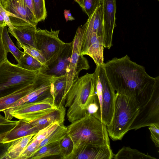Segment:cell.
I'll return each instance as SVG.
<instances>
[{"mask_svg":"<svg viewBox=\"0 0 159 159\" xmlns=\"http://www.w3.org/2000/svg\"><path fill=\"white\" fill-rule=\"evenodd\" d=\"M103 66L115 91L135 101L139 106L159 90V76L149 75L143 66L132 61L127 55L114 57Z\"/></svg>","mask_w":159,"mask_h":159,"instance_id":"6da1fadb","label":"cell"},{"mask_svg":"<svg viewBox=\"0 0 159 159\" xmlns=\"http://www.w3.org/2000/svg\"><path fill=\"white\" fill-rule=\"evenodd\" d=\"M67 134L73 143L71 153L85 145L110 146L106 126L88 112L67 127Z\"/></svg>","mask_w":159,"mask_h":159,"instance_id":"7a4b0ae2","label":"cell"},{"mask_svg":"<svg viewBox=\"0 0 159 159\" xmlns=\"http://www.w3.org/2000/svg\"><path fill=\"white\" fill-rule=\"evenodd\" d=\"M93 73H87L79 78L67 93L64 107H68L66 116L71 123L84 116L91 103L97 101Z\"/></svg>","mask_w":159,"mask_h":159,"instance_id":"3957f363","label":"cell"},{"mask_svg":"<svg viewBox=\"0 0 159 159\" xmlns=\"http://www.w3.org/2000/svg\"><path fill=\"white\" fill-rule=\"evenodd\" d=\"M139 107L135 101L116 93L112 118L106 126L108 136L112 140L122 139L137 116Z\"/></svg>","mask_w":159,"mask_h":159,"instance_id":"277c9868","label":"cell"},{"mask_svg":"<svg viewBox=\"0 0 159 159\" xmlns=\"http://www.w3.org/2000/svg\"><path fill=\"white\" fill-rule=\"evenodd\" d=\"M42 71L24 69L7 59L0 64V98L33 83Z\"/></svg>","mask_w":159,"mask_h":159,"instance_id":"5b68a950","label":"cell"},{"mask_svg":"<svg viewBox=\"0 0 159 159\" xmlns=\"http://www.w3.org/2000/svg\"><path fill=\"white\" fill-rule=\"evenodd\" d=\"M84 25L77 29L72 42V51L70 61L66 73V83L63 98L58 107L64 106L66 95L73 84L79 78V75L82 70L90 68L88 61L81 54Z\"/></svg>","mask_w":159,"mask_h":159,"instance_id":"8992f818","label":"cell"},{"mask_svg":"<svg viewBox=\"0 0 159 159\" xmlns=\"http://www.w3.org/2000/svg\"><path fill=\"white\" fill-rule=\"evenodd\" d=\"M58 107L54 103L52 95H50L42 99L28 102L3 111L8 120L15 117L30 122Z\"/></svg>","mask_w":159,"mask_h":159,"instance_id":"52a82bcc","label":"cell"},{"mask_svg":"<svg viewBox=\"0 0 159 159\" xmlns=\"http://www.w3.org/2000/svg\"><path fill=\"white\" fill-rule=\"evenodd\" d=\"M60 31L51 28L49 31L39 28L36 30L35 48L41 52L48 67L59 57L66 46V43L59 38Z\"/></svg>","mask_w":159,"mask_h":159,"instance_id":"ba28073f","label":"cell"},{"mask_svg":"<svg viewBox=\"0 0 159 159\" xmlns=\"http://www.w3.org/2000/svg\"><path fill=\"white\" fill-rule=\"evenodd\" d=\"M138 114L129 128L137 130L152 124H159V90L139 107Z\"/></svg>","mask_w":159,"mask_h":159,"instance_id":"9c48e42d","label":"cell"},{"mask_svg":"<svg viewBox=\"0 0 159 159\" xmlns=\"http://www.w3.org/2000/svg\"><path fill=\"white\" fill-rule=\"evenodd\" d=\"M5 9L8 12L13 26H36L38 23L24 0H10Z\"/></svg>","mask_w":159,"mask_h":159,"instance_id":"30bf717a","label":"cell"},{"mask_svg":"<svg viewBox=\"0 0 159 159\" xmlns=\"http://www.w3.org/2000/svg\"><path fill=\"white\" fill-rule=\"evenodd\" d=\"M103 64L101 69L102 105L100 116L101 121L107 126L110 124L112 118L116 93L108 79Z\"/></svg>","mask_w":159,"mask_h":159,"instance_id":"8fae6325","label":"cell"},{"mask_svg":"<svg viewBox=\"0 0 159 159\" xmlns=\"http://www.w3.org/2000/svg\"><path fill=\"white\" fill-rule=\"evenodd\" d=\"M104 36V47L109 49L112 46V37L115 27L116 6V0H102Z\"/></svg>","mask_w":159,"mask_h":159,"instance_id":"7c38bea8","label":"cell"},{"mask_svg":"<svg viewBox=\"0 0 159 159\" xmlns=\"http://www.w3.org/2000/svg\"><path fill=\"white\" fill-rule=\"evenodd\" d=\"M81 52L85 51L92 33L95 32L99 36H104L103 9L102 4L98 7L92 15L89 17L84 25Z\"/></svg>","mask_w":159,"mask_h":159,"instance_id":"4fadbf2b","label":"cell"},{"mask_svg":"<svg viewBox=\"0 0 159 159\" xmlns=\"http://www.w3.org/2000/svg\"><path fill=\"white\" fill-rule=\"evenodd\" d=\"M114 154L110 146L85 145L72 152L66 159H112Z\"/></svg>","mask_w":159,"mask_h":159,"instance_id":"5bb4252c","label":"cell"},{"mask_svg":"<svg viewBox=\"0 0 159 159\" xmlns=\"http://www.w3.org/2000/svg\"><path fill=\"white\" fill-rule=\"evenodd\" d=\"M47 74L41 72L33 83L12 93L0 98V111L8 109L20 98L36 88L44 80Z\"/></svg>","mask_w":159,"mask_h":159,"instance_id":"9a60e30c","label":"cell"},{"mask_svg":"<svg viewBox=\"0 0 159 159\" xmlns=\"http://www.w3.org/2000/svg\"><path fill=\"white\" fill-rule=\"evenodd\" d=\"M72 42L66 43L65 47L57 59L51 65L45 73L48 75L58 76L68 72L72 51Z\"/></svg>","mask_w":159,"mask_h":159,"instance_id":"2e32d148","label":"cell"},{"mask_svg":"<svg viewBox=\"0 0 159 159\" xmlns=\"http://www.w3.org/2000/svg\"><path fill=\"white\" fill-rule=\"evenodd\" d=\"M104 46L103 38L93 32L87 45L85 50L81 54L88 55L94 61L96 66L103 64Z\"/></svg>","mask_w":159,"mask_h":159,"instance_id":"e0dca14e","label":"cell"},{"mask_svg":"<svg viewBox=\"0 0 159 159\" xmlns=\"http://www.w3.org/2000/svg\"><path fill=\"white\" fill-rule=\"evenodd\" d=\"M37 28L32 25L14 26L12 32H10L17 40L19 48L23 44L35 48V33Z\"/></svg>","mask_w":159,"mask_h":159,"instance_id":"ac0fdd59","label":"cell"},{"mask_svg":"<svg viewBox=\"0 0 159 159\" xmlns=\"http://www.w3.org/2000/svg\"><path fill=\"white\" fill-rule=\"evenodd\" d=\"M66 114L65 107L63 106L52 110L29 123L39 130L54 122L57 121L61 124H63Z\"/></svg>","mask_w":159,"mask_h":159,"instance_id":"d6986e66","label":"cell"},{"mask_svg":"<svg viewBox=\"0 0 159 159\" xmlns=\"http://www.w3.org/2000/svg\"><path fill=\"white\" fill-rule=\"evenodd\" d=\"M39 130L29 122L19 119L15 125L4 137L2 143H10L21 137L30 135H35Z\"/></svg>","mask_w":159,"mask_h":159,"instance_id":"ffe728a7","label":"cell"},{"mask_svg":"<svg viewBox=\"0 0 159 159\" xmlns=\"http://www.w3.org/2000/svg\"><path fill=\"white\" fill-rule=\"evenodd\" d=\"M34 134L29 135L12 142L4 153L0 155V159H19L22 152L30 142Z\"/></svg>","mask_w":159,"mask_h":159,"instance_id":"44dd1931","label":"cell"},{"mask_svg":"<svg viewBox=\"0 0 159 159\" xmlns=\"http://www.w3.org/2000/svg\"><path fill=\"white\" fill-rule=\"evenodd\" d=\"M114 159H156L148 153H143L129 147H123L115 154Z\"/></svg>","mask_w":159,"mask_h":159,"instance_id":"7402d4cb","label":"cell"},{"mask_svg":"<svg viewBox=\"0 0 159 159\" xmlns=\"http://www.w3.org/2000/svg\"><path fill=\"white\" fill-rule=\"evenodd\" d=\"M18 62L17 65L19 67L29 71H42L45 72L48 68L25 52Z\"/></svg>","mask_w":159,"mask_h":159,"instance_id":"603a6c76","label":"cell"},{"mask_svg":"<svg viewBox=\"0 0 159 159\" xmlns=\"http://www.w3.org/2000/svg\"><path fill=\"white\" fill-rule=\"evenodd\" d=\"M53 101L58 107L63 98L66 83V73L58 76H54L52 82Z\"/></svg>","mask_w":159,"mask_h":159,"instance_id":"cb8c5ba5","label":"cell"},{"mask_svg":"<svg viewBox=\"0 0 159 159\" xmlns=\"http://www.w3.org/2000/svg\"><path fill=\"white\" fill-rule=\"evenodd\" d=\"M54 156H60L61 158L59 142L50 143L42 147L30 159L48 158V157Z\"/></svg>","mask_w":159,"mask_h":159,"instance_id":"d4e9b609","label":"cell"},{"mask_svg":"<svg viewBox=\"0 0 159 159\" xmlns=\"http://www.w3.org/2000/svg\"><path fill=\"white\" fill-rule=\"evenodd\" d=\"M67 127L60 125L44 139L37 147L35 153L42 147L50 143L58 142L67 135Z\"/></svg>","mask_w":159,"mask_h":159,"instance_id":"484cf974","label":"cell"},{"mask_svg":"<svg viewBox=\"0 0 159 159\" xmlns=\"http://www.w3.org/2000/svg\"><path fill=\"white\" fill-rule=\"evenodd\" d=\"M2 38L3 45L7 53L11 52L18 62L24 53L15 45L11 39L8 34L7 26L3 29Z\"/></svg>","mask_w":159,"mask_h":159,"instance_id":"4316f807","label":"cell"},{"mask_svg":"<svg viewBox=\"0 0 159 159\" xmlns=\"http://www.w3.org/2000/svg\"><path fill=\"white\" fill-rule=\"evenodd\" d=\"M61 159H66L71 153L73 148V142L67 134L59 142Z\"/></svg>","mask_w":159,"mask_h":159,"instance_id":"83f0119b","label":"cell"},{"mask_svg":"<svg viewBox=\"0 0 159 159\" xmlns=\"http://www.w3.org/2000/svg\"><path fill=\"white\" fill-rule=\"evenodd\" d=\"M35 16L38 22L44 20L47 16L45 0H33Z\"/></svg>","mask_w":159,"mask_h":159,"instance_id":"f1b7e54d","label":"cell"},{"mask_svg":"<svg viewBox=\"0 0 159 159\" xmlns=\"http://www.w3.org/2000/svg\"><path fill=\"white\" fill-rule=\"evenodd\" d=\"M24 52H25L39 61L43 66L48 67L46 64L44 57L40 51L35 48L25 44H23L20 46Z\"/></svg>","mask_w":159,"mask_h":159,"instance_id":"f546056e","label":"cell"},{"mask_svg":"<svg viewBox=\"0 0 159 159\" xmlns=\"http://www.w3.org/2000/svg\"><path fill=\"white\" fill-rule=\"evenodd\" d=\"M102 0H83L82 8L89 17L102 4Z\"/></svg>","mask_w":159,"mask_h":159,"instance_id":"4dcf8cb0","label":"cell"},{"mask_svg":"<svg viewBox=\"0 0 159 159\" xmlns=\"http://www.w3.org/2000/svg\"><path fill=\"white\" fill-rule=\"evenodd\" d=\"M8 26V32L13 31L14 26L12 24L7 11L0 5V26L4 27Z\"/></svg>","mask_w":159,"mask_h":159,"instance_id":"1f68e13d","label":"cell"},{"mask_svg":"<svg viewBox=\"0 0 159 159\" xmlns=\"http://www.w3.org/2000/svg\"><path fill=\"white\" fill-rule=\"evenodd\" d=\"M148 127L151 134V138L155 146L159 147V124H152Z\"/></svg>","mask_w":159,"mask_h":159,"instance_id":"d6a6232c","label":"cell"},{"mask_svg":"<svg viewBox=\"0 0 159 159\" xmlns=\"http://www.w3.org/2000/svg\"><path fill=\"white\" fill-rule=\"evenodd\" d=\"M4 27L0 26V64L4 62L7 59V53L2 42V36Z\"/></svg>","mask_w":159,"mask_h":159,"instance_id":"836d02e7","label":"cell"},{"mask_svg":"<svg viewBox=\"0 0 159 159\" xmlns=\"http://www.w3.org/2000/svg\"><path fill=\"white\" fill-rule=\"evenodd\" d=\"M17 123L0 124V133L11 130Z\"/></svg>","mask_w":159,"mask_h":159,"instance_id":"e575fe53","label":"cell"},{"mask_svg":"<svg viewBox=\"0 0 159 159\" xmlns=\"http://www.w3.org/2000/svg\"><path fill=\"white\" fill-rule=\"evenodd\" d=\"M25 4L35 16L34 5L33 0H24Z\"/></svg>","mask_w":159,"mask_h":159,"instance_id":"d590c367","label":"cell"},{"mask_svg":"<svg viewBox=\"0 0 159 159\" xmlns=\"http://www.w3.org/2000/svg\"><path fill=\"white\" fill-rule=\"evenodd\" d=\"M64 14L66 22L75 20V18L72 16L69 10H65Z\"/></svg>","mask_w":159,"mask_h":159,"instance_id":"8d00e7d4","label":"cell"},{"mask_svg":"<svg viewBox=\"0 0 159 159\" xmlns=\"http://www.w3.org/2000/svg\"><path fill=\"white\" fill-rule=\"evenodd\" d=\"M18 121H12L7 119L6 117L0 114V124L17 123Z\"/></svg>","mask_w":159,"mask_h":159,"instance_id":"74e56055","label":"cell"},{"mask_svg":"<svg viewBox=\"0 0 159 159\" xmlns=\"http://www.w3.org/2000/svg\"><path fill=\"white\" fill-rule=\"evenodd\" d=\"M10 0H0V5L5 8Z\"/></svg>","mask_w":159,"mask_h":159,"instance_id":"f35d334b","label":"cell"},{"mask_svg":"<svg viewBox=\"0 0 159 159\" xmlns=\"http://www.w3.org/2000/svg\"><path fill=\"white\" fill-rule=\"evenodd\" d=\"M10 130L0 133V143H2L4 137Z\"/></svg>","mask_w":159,"mask_h":159,"instance_id":"ab89813d","label":"cell"},{"mask_svg":"<svg viewBox=\"0 0 159 159\" xmlns=\"http://www.w3.org/2000/svg\"><path fill=\"white\" fill-rule=\"evenodd\" d=\"M75 1L79 4L81 7L83 4V0H74Z\"/></svg>","mask_w":159,"mask_h":159,"instance_id":"60d3db41","label":"cell"}]
</instances>
